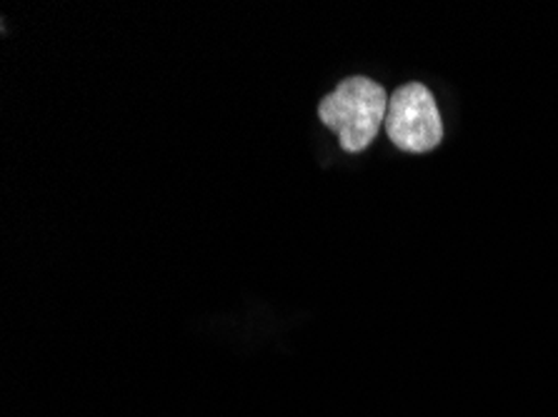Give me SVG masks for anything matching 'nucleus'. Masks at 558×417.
I'll use <instances>...</instances> for the list:
<instances>
[{"label": "nucleus", "mask_w": 558, "mask_h": 417, "mask_svg": "<svg viewBox=\"0 0 558 417\" xmlns=\"http://www.w3.org/2000/svg\"><path fill=\"white\" fill-rule=\"evenodd\" d=\"M386 113V90L363 75H353V78L338 83L318 106L320 123L338 135L345 152L366 150L384 127Z\"/></svg>", "instance_id": "1"}, {"label": "nucleus", "mask_w": 558, "mask_h": 417, "mask_svg": "<svg viewBox=\"0 0 558 417\" xmlns=\"http://www.w3.org/2000/svg\"><path fill=\"white\" fill-rule=\"evenodd\" d=\"M384 131L396 148L405 152H428L444 140V121L436 98L426 85L409 83L388 96Z\"/></svg>", "instance_id": "2"}]
</instances>
